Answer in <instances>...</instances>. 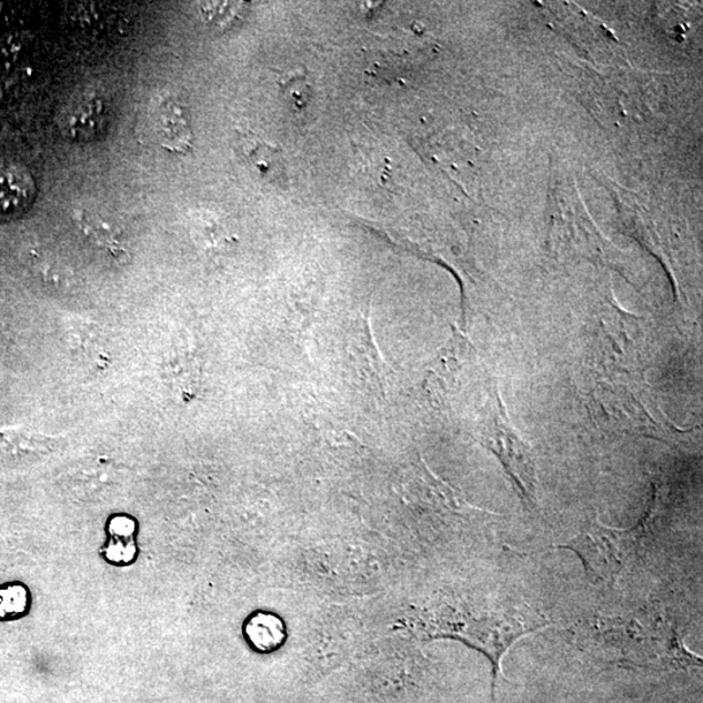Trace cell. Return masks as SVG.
<instances>
[{
    "label": "cell",
    "mask_w": 703,
    "mask_h": 703,
    "mask_svg": "<svg viewBox=\"0 0 703 703\" xmlns=\"http://www.w3.org/2000/svg\"><path fill=\"white\" fill-rule=\"evenodd\" d=\"M277 619L271 615L255 614L247 620L244 625V634L249 644L260 652H268L277 646Z\"/></svg>",
    "instance_id": "30bf717a"
},
{
    "label": "cell",
    "mask_w": 703,
    "mask_h": 703,
    "mask_svg": "<svg viewBox=\"0 0 703 703\" xmlns=\"http://www.w3.org/2000/svg\"><path fill=\"white\" fill-rule=\"evenodd\" d=\"M163 380L168 383L173 396L189 402L198 391L199 362L194 352L185 343L173 345L163 361Z\"/></svg>",
    "instance_id": "5b68a950"
},
{
    "label": "cell",
    "mask_w": 703,
    "mask_h": 703,
    "mask_svg": "<svg viewBox=\"0 0 703 703\" xmlns=\"http://www.w3.org/2000/svg\"><path fill=\"white\" fill-rule=\"evenodd\" d=\"M32 593L22 582L14 581L0 586V622H14L29 614Z\"/></svg>",
    "instance_id": "9c48e42d"
},
{
    "label": "cell",
    "mask_w": 703,
    "mask_h": 703,
    "mask_svg": "<svg viewBox=\"0 0 703 703\" xmlns=\"http://www.w3.org/2000/svg\"><path fill=\"white\" fill-rule=\"evenodd\" d=\"M58 438L43 435L27 426L0 428V456L18 459L40 455L56 448Z\"/></svg>",
    "instance_id": "52a82bcc"
},
{
    "label": "cell",
    "mask_w": 703,
    "mask_h": 703,
    "mask_svg": "<svg viewBox=\"0 0 703 703\" xmlns=\"http://www.w3.org/2000/svg\"><path fill=\"white\" fill-rule=\"evenodd\" d=\"M241 3H203L201 10L210 22L224 26L229 20L237 18Z\"/></svg>",
    "instance_id": "4fadbf2b"
},
{
    "label": "cell",
    "mask_w": 703,
    "mask_h": 703,
    "mask_svg": "<svg viewBox=\"0 0 703 703\" xmlns=\"http://www.w3.org/2000/svg\"><path fill=\"white\" fill-rule=\"evenodd\" d=\"M548 619L525 603L495 600L475 604L441 603L426 612L421 629L429 637H450L479 650L491 664L490 703L495 702L503 656L520 639L546 629Z\"/></svg>",
    "instance_id": "7a4b0ae2"
},
{
    "label": "cell",
    "mask_w": 703,
    "mask_h": 703,
    "mask_svg": "<svg viewBox=\"0 0 703 703\" xmlns=\"http://www.w3.org/2000/svg\"><path fill=\"white\" fill-rule=\"evenodd\" d=\"M0 334H2V329H0Z\"/></svg>",
    "instance_id": "5bb4252c"
},
{
    "label": "cell",
    "mask_w": 703,
    "mask_h": 703,
    "mask_svg": "<svg viewBox=\"0 0 703 703\" xmlns=\"http://www.w3.org/2000/svg\"><path fill=\"white\" fill-rule=\"evenodd\" d=\"M74 221L90 243L109 253L113 260L122 262L130 259V253L108 223L93 221L84 211H76Z\"/></svg>",
    "instance_id": "ba28073f"
},
{
    "label": "cell",
    "mask_w": 703,
    "mask_h": 703,
    "mask_svg": "<svg viewBox=\"0 0 703 703\" xmlns=\"http://www.w3.org/2000/svg\"><path fill=\"white\" fill-rule=\"evenodd\" d=\"M570 632L582 653L604 663L650 670H690L702 664L674 626L655 611L595 615L580 620Z\"/></svg>",
    "instance_id": "6da1fadb"
},
{
    "label": "cell",
    "mask_w": 703,
    "mask_h": 703,
    "mask_svg": "<svg viewBox=\"0 0 703 703\" xmlns=\"http://www.w3.org/2000/svg\"><path fill=\"white\" fill-rule=\"evenodd\" d=\"M62 334L76 359L96 370L108 369L111 362L110 342L96 322L81 317H67L62 320Z\"/></svg>",
    "instance_id": "277c9868"
},
{
    "label": "cell",
    "mask_w": 703,
    "mask_h": 703,
    "mask_svg": "<svg viewBox=\"0 0 703 703\" xmlns=\"http://www.w3.org/2000/svg\"><path fill=\"white\" fill-rule=\"evenodd\" d=\"M157 135L163 149L184 154L192 149V130L187 112L172 100L161 102L157 111Z\"/></svg>",
    "instance_id": "8992f818"
},
{
    "label": "cell",
    "mask_w": 703,
    "mask_h": 703,
    "mask_svg": "<svg viewBox=\"0 0 703 703\" xmlns=\"http://www.w3.org/2000/svg\"><path fill=\"white\" fill-rule=\"evenodd\" d=\"M100 554L103 561L113 566H130L138 561L140 549L138 541L106 540Z\"/></svg>",
    "instance_id": "8fae6325"
},
{
    "label": "cell",
    "mask_w": 703,
    "mask_h": 703,
    "mask_svg": "<svg viewBox=\"0 0 703 703\" xmlns=\"http://www.w3.org/2000/svg\"><path fill=\"white\" fill-rule=\"evenodd\" d=\"M649 524L650 520L645 518L637 526L616 529L602 524L596 516L587 521L571 541L555 548L576 554L589 578L615 582L636 558Z\"/></svg>",
    "instance_id": "3957f363"
},
{
    "label": "cell",
    "mask_w": 703,
    "mask_h": 703,
    "mask_svg": "<svg viewBox=\"0 0 703 703\" xmlns=\"http://www.w3.org/2000/svg\"><path fill=\"white\" fill-rule=\"evenodd\" d=\"M139 529L138 519L128 513H116L109 518L104 531L111 540L138 541Z\"/></svg>",
    "instance_id": "7c38bea8"
}]
</instances>
